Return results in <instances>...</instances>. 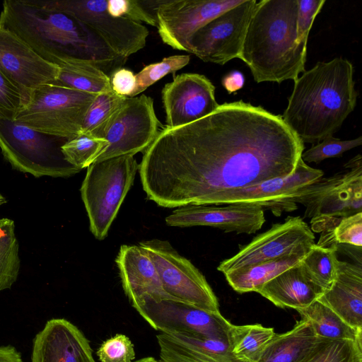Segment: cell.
I'll return each instance as SVG.
<instances>
[{
	"instance_id": "1",
	"label": "cell",
	"mask_w": 362,
	"mask_h": 362,
	"mask_svg": "<svg viewBox=\"0 0 362 362\" xmlns=\"http://www.w3.org/2000/svg\"><path fill=\"white\" fill-rule=\"evenodd\" d=\"M304 143L281 115L238 100L177 127H163L139 166L148 199L165 208L289 175Z\"/></svg>"
},
{
	"instance_id": "2",
	"label": "cell",
	"mask_w": 362,
	"mask_h": 362,
	"mask_svg": "<svg viewBox=\"0 0 362 362\" xmlns=\"http://www.w3.org/2000/svg\"><path fill=\"white\" fill-rule=\"evenodd\" d=\"M0 26L16 35L44 59L58 66L67 60H79L107 74L125 62L81 21L46 6L42 0H5Z\"/></svg>"
},
{
	"instance_id": "3",
	"label": "cell",
	"mask_w": 362,
	"mask_h": 362,
	"mask_svg": "<svg viewBox=\"0 0 362 362\" xmlns=\"http://www.w3.org/2000/svg\"><path fill=\"white\" fill-rule=\"evenodd\" d=\"M351 62H318L294 81L281 116L304 143H318L337 132L356 105L358 92Z\"/></svg>"
},
{
	"instance_id": "4",
	"label": "cell",
	"mask_w": 362,
	"mask_h": 362,
	"mask_svg": "<svg viewBox=\"0 0 362 362\" xmlns=\"http://www.w3.org/2000/svg\"><path fill=\"white\" fill-rule=\"evenodd\" d=\"M297 0L257 2L238 55L257 83L298 78L303 73L307 44L298 40Z\"/></svg>"
},
{
	"instance_id": "5",
	"label": "cell",
	"mask_w": 362,
	"mask_h": 362,
	"mask_svg": "<svg viewBox=\"0 0 362 362\" xmlns=\"http://www.w3.org/2000/svg\"><path fill=\"white\" fill-rule=\"evenodd\" d=\"M139 165L133 155L95 161L88 167L81 193L90 229L99 240L105 239L133 185Z\"/></svg>"
},
{
	"instance_id": "6",
	"label": "cell",
	"mask_w": 362,
	"mask_h": 362,
	"mask_svg": "<svg viewBox=\"0 0 362 362\" xmlns=\"http://www.w3.org/2000/svg\"><path fill=\"white\" fill-rule=\"evenodd\" d=\"M66 139L30 129L0 117V149L11 166L35 177H68L80 171L62 152Z\"/></svg>"
},
{
	"instance_id": "7",
	"label": "cell",
	"mask_w": 362,
	"mask_h": 362,
	"mask_svg": "<svg viewBox=\"0 0 362 362\" xmlns=\"http://www.w3.org/2000/svg\"><path fill=\"white\" fill-rule=\"evenodd\" d=\"M95 96L48 83L32 93L15 120L37 132L70 140L80 134Z\"/></svg>"
},
{
	"instance_id": "8",
	"label": "cell",
	"mask_w": 362,
	"mask_h": 362,
	"mask_svg": "<svg viewBox=\"0 0 362 362\" xmlns=\"http://www.w3.org/2000/svg\"><path fill=\"white\" fill-rule=\"evenodd\" d=\"M156 330L228 341L232 324L221 313L203 310L173 297L143 295L131 302Z\"/></svg>"
},
{
	"instance_id": "9",
	"label": "cell",
	"mask_w": 362,
	"mask_h": 362,
	"mask_svg": "<svg viewBox=\"0 0 362 362\" xmlns=\"http://www.w3.org/2000/svg\"><path fill=\"white\" fill-rule=\"evenodd\" d=\"M350 170L320 178L288 199L305 207L304 216L341 218L362 212V161L360 154L345 165Z\"/></svg>"
},
{
	"instance_id": "10",
	"label": "cell",
	"mask_w": 362,
	"mask_h": 362,
	"mask_svg": "<svg viewBox=\"0 0 362 362\" xmlns=\"http://www.w3.org/2000/svg\"><path fill=\"white\" fill-rule=\"evenodd\" d=\"M47 7L66 13L88 27L117 57L127 59L143 49L148 30L142 23L110 16L107 0L42 1Z\"/></svg>"
},
{
	"instance_id": "11",
	"label": "cell",
	"mask_w": 362,
	"mask_h": 362,
	"mask_svg": "<svg viewBox=\"0 0 362 362\" xmlns=\"http://www.w3.org/2000/svg\"><path fill=\"white\" fill-rule=\"evenodd\" d=\"M153 262L163 288L170 296L213 313H221L218 299L204 276L167 240L143 241Z\"/></svg>"
},
{
	"instance_id": "12",
	"label": "cell",
	"mask_w": 362,
	"mask_h": 362,
	"mask_svg": "<svg viewBox=\"0 0 362 362\" xmlns=\"http://www.w3.org/2000/svg\"><path fill=\"white\" fill-rule=\"evenodd\" d=\"M163 127L152 98H127L107 127L103 139L108 144L95 161L144 151Z\"/></svg>"
},
{
	"instance_id": "13",
	"label": "cell",
	"mask_w": 362,
	"mask_h": 362,
	"mask_svg": "<svg viewBox=\"0 0 362 362\" xmlns=\"http://www.w3.org/2000/svg\"><path fill=\"white\" fill-rule=\"evenodd\" d=\"M257 2L243 0L206 23L192 37L189 53L221 65L238 58Z\"/></svg>"
},
{
	"instance_id": "14",
	"label": "cell",
	"mask_w": 362,
	"mask_h": 362,
	"mask_svg": "<svg viewBox=\"0 0 362 362\" xmlns=\"http://www.w3.org/2000/svg\"><path fill=\"white\" fill-rule=\"evenodd\" d=\"M243 0H157L156 16L162 41L190 52L194 33L209 21Z\"/></svg>"
},
{
	"instance_id": "15",
	"label": "cell",
	"mask_w": 362,
	"mask_h": 362,
	"mask_svg": "<svg viewBox=\"0 0 362 362\" xmlns=\"http://www.w3.org/2000/svg\"><path fill=\"white\" fill-rule=\"evenodd\" d=\"M322 170L311 168L300 158L292 174L263 181L257 185L218 193L206 204H248L269 209L275 216L297 209V204L288 200L302 189L322 177Z\"/></svg>"
},
{
	"instance_id": "16",
	"label": "cell",
	"mask_w": 362,
	"mask_h": 362,
	"mask_svg": "<svg viewBox=\"0 0 362 362\" xmlns=\"http://www.w3.org/2000/svg\"><path fill=\"white\" fill-rule=\"evenodd\" d=\"M315 235L300 216H288L255 236L232 257L222 261L217 269L223 274L254 264L278 259L315 244Z\"/></svg>"
},
{
	"instance_id": "17",
	"label": "cell",
	"mask_w": 362,
	"mask_h": 362,
	"mask_svg": "<svg viewBox=\"0 0 362 362\" xmlns=\"http://www.w3.org/2000/svg\"><path fill=\"white\" fill-rule=\"evenodd\" d=\"M0 71L28 102L36 89L57 80L59 66L44 59L16 35L0 26Z\"/></svg>"
},
{
	"instance_id": "18",
	"label": "cell",
	"mask_w": 362,
	"mask_h": 362,
	"mask_svg": "<svg viewBox=\"0 0 362 362\" xmlns=\"http://www.w3.org/2000/svg\"><path fill=\"white\" fill-rule=\"evenodd\" d=\"M161 98L166 126L172 128L199 119L219 106L214 86L207 77L199 74L176 76L164 86Z\"/></svg>"
},
{
	"instance_id": "19",
	"label": "cell",
	"mask_w": 362,
	"mask_h": 362,
	"mask_svg": "<svg viewBox=\"0 0 362 362\" xmlns=\"http://www.w3.org/2000/svg\"><path fill=\"white\" fill-rule=\"evenodd\" d=\"M165 222L170 226H204L226 233L252 234L262 227L265 218L263 208L255 204L187 205L173 211L165 218Z\"/></svg>"
},
{
	"instance_id": "20",
	"label": "cell",
	"mask_w": 362,
	"mask_h": 362,
	"mask_svg": "<svg viewBox=\"0 0 362 362\" xmlns=\"http://www.w3.org/2000/svg\"><path fill=\"white\" fill-rule=\"evenodd\" d=\"M32 362H95L89 341L74 324L53 318L35 337Z\"/></svg>"
},
{
	"instance_id": "21",
	"label": "cell",
	"mask_w": 362,
	"mask_h": 362,
	"mask_svg": "<svg viewBox=\"0 0 362 362\" xmlns=\"http://www.w3.org/2000/svg\"><path fill=\"white\" fill-rule=\"evenodd\" d=\"M158 362H243L231 353L228 341L185 334L156 336Z\"/></svg>"
},
{
	"instance_id": "22",
	"label": "cell",
	"mask_w": 362,
	"mask_h": 362,
	"mask_svg": "<svg viewBox=\"0 0 362 362\" xmlns=\"http://www.w3.org/2000/svg\"><path fill=\"white\" fill-rule=\"evenodd\" d=\"M116 263L123 289L130 302L146 294L171 297L163 290L153 262L140 245H122Z\"/></svg>"
},
{
	"instance_id": "23",
	"label": "cell",
	"mask_w": 362,
	"mask_h": 362,
	"mask_svg": "<svg viewBox=\"0 0 362 362\" xmlns=\"http://www.w3.org/2000/svg\"><path fill=\"white\" fill-rule=\"evenodd\" d=\"M351 327L362 331L361 264L339 260L337 277L317 299Z\"/></svg>"
},
{
	"instance_id": "24",
	"label": "cell",
	"mask_w": 362,
	"mask_h": 362,
	"mask_svg": "<svg viewBox=\"0 0 362 362\" xmlns=\"http://www.w3.org/2000/svg\"><path fill=\"white\" fill-rule=\"evenodd\" d=\"M324 291L305 275L300 262L265 283L257 293L277 307L298 310L317 300Z\"/></svg>"
},
{
	"instance_id": "25",
	"label": "cell",
	"mask_w": 362,
	"mask_h": 362,
	"mask_svg": "<svg viewBox=\"0 0 362 362\" xmlns=\"http://www.w3.org/2000/svg\"><path fill=\"white\" fill-rule=\"evenodd\" d=\"M329 341L318 337L301 318L291 330L276 333L257 362H303Z\"/></svg>"
},
{
	"instance_id": "26",
	"label": "cell",
	"mask_w": 362,
	"mask_h": 362,
	"mask_svg": "<svg viewBox=\"0 0 362 362\" xmlns=\"http://www.w3.org/2000/svg\"><path fill=\"white\" fill-rule=\"evenodd\" d=\"M312 245L288 255L254 264L224 274L232 288L239 293L257 292L265 283L300 263Z\"/></svg>"
},
{
	"instance_id": "27",
	"label": "cell",
	"mask_w": 362,
	"mask_h": 362,
	"mask_svg": "<svg viewBox=\"0 0 362 362\" xmlns=\"http://www.w3.org/2000/svg\"><path fill=\"white\" fill-rule=\"evenodd\" d=\"M56 84L81 92L101 94L112 91L110 76L93 64L79 60L62 63Z\"/></svg>"
},
{
	"instance_id": "28",
	"label": "cell",
	"mask_w": 362,
	"mask_h": 362,
	"mask_svg": "<svg viewBox=\"0 0 362 362\" xmlns=\"http://www.w3.org/2000/svg\"><path fill=\"white\" fill-rule=\"evenodd\" d=\"M296 310L321 338L328 340H362V331L347 325L332 310L317 300L308 307Z\"/></svg>"
},
{
	"instance_id": "29",
	"label": "cell",
	"mask_w": 362,
	"mask_h": 362,
	"mask_svg": "<svg viewBox=\"0 0 362 362\" xmlns=\"http://www.w3.org/2000/svg\"><path fill=\"white\" fill-rule=\"evenodd\" d=\"M275 334L273 328L260 324L232 325L228 334L230 351L243 362H257Z\"/></svg>"
},
{
	"instance_id": "30",
	"label": "cell",
	"mask_w": 362,
	"mask_h": 362,
	"mask_svg": "<svg viewBox=\"0 0 362 362\" xmlns=\"http://www.w3.org/2000/svg\"><path fill=\"white\" fill-rule=\"evenodd\" d=\"M337 247H324L315 243L300 262L305 275L325 291L329 288L337 277Z\"/></svg>"
},
{
	"instance_id": "31",
	"label": "cell",
	"mask_w": 362,
	"mask_h": 362,
	"mask_svg": "<svg viewBox=\"0 0 362 362\" xmlns=\"http://www.w3.org/2000/svg\"><path fill=\"white\" fill-rule=\"evenodd\" d=\"M18 242L12 219H0V291L9 289L16 281L21 261Z\"/></svg>"
},
{
	"instance_id": "32",
	"label": "cell",
	"mask_w": 362,
	"mask_h": 362,
	"mask_svg": "<svg viewBox=\"0 0 362 362\" xmlns=\"http://www.w3.org/2000/svg\"><path fill=\"white\" fill-rule=\"evenodd\" d=\"M126 98L113 90L96 95L86 114L80 134L103 138L112 118Z\"/></svg>"
},
{
	"instance_id": "33",
	"label": "cell",
	"mask_w": 362,
	"mask_h": 362,
	"mask_svg": "<svg viewBox=\"0 0 362 362\" xmlns=\"http://www.w3.org/2000/svg\"><path fill=\"white\" fill-rule=\"evenodd\" d=\"M107 144L103 138L80 134L67 140L61 150L65 160L81 170L94 163Z\"/></svg>"
},
{
	"instance_id": "34",
	"label": "cell",
	"mask_w": 362,
	"mask_h": 362,
	"mask_svg": "<svg viewBox=\"0 0 362 362\" xmlns=\"http://www.w3.org/2000/svg\"><path fill=\"white\" fill-rule=\"evenodd\" d=\"M189 55H173L163 58L160 62L145 66L135 74L136 88L132 97H136L144 92L165 76L182 69L189 64Z\"/></svg>"
},
{
	"instance_id": "35",
	"label": "cell",
	"mask_w": 362,
	"mask_h": 362,
	"mask_svg": "<svg viewBox=\"0 0 362 362\" xmlns=\"http://www.w3.org/2000/svg\"><path fill=\"white\" fill-rule=\"evenodd\" d=\"M303 362H362V340H330Z\"/></svg>"
},
{
	"instance_id": "36",
	"label": "cell",
	"mask_w": 362,
	"mask_h": 362,
	"mask_svg": "<svg viewBox=\"0 0 362 362\" xmlns=\"http://www.w3.org/2000/svg\"><path fill=\"white\" fill-rule=\"evenodd\" d=\"M156 1L107 0V11L112 17L125 18L157 27Z\"/></svg>"
},
{
	"instance_id": "37",
	"label": "cell",
	"mask_w": 362,
	"mask_h": 362,
	"mask_svg": "<svg viewBox=\"0 0 362 362\" xmlns=\"http://www.w3.org/2000/svg\"><path fill=\"white\" fill-rule=\"evenodd\" d=\"M361 144V136L350 140H341L332 136L303 152L301 158L305 163H319L327 158L341 157L344 152L359 146Z\"/></svg>"
},
{
	"instance_id": "38",
	"label": "cell",
	"mask_w": 362,
	"mask_h": 362,
	"mask_svg": "<svg viewBox=\"0 0 362 362\" xmlns=\"http://www.w3.org/2000/svg\"><path fill=\"white\" fill-rule=\"evenodd\" d=\"M324 231L334 245H349L361 249L362 212L341 218L334 227Z\"/></svg>"
},
{
	"instance_id": "39",
	"label": "cell",
	"mask_w": 362,
	"mask_h": 362,
	"mask_svg": "<svg viewBox=\"0 0 362 362\" xmlns=\"http://www.w3.org/2000/svg\"><path fill=\"white\" fill-rule=\"evenodd\" d=\"M96 354L100 362H132L135 358L134 346L123 334H117L104 341Z\"/></svg>"
},
{
	"instance_id": "40",
	"label": "cell",
	"mask_w": 362,
	"mask_h": 362,
	"mask_svg": "<svg viewBox=\"0 0 362 362\" xmlns=\"http://www.w3.org/2000/svg\"><path fill=\"white\" fill-rule=\"evenodd\" d=\"M26 103L20 90L0 71V117L15 120Z\"/></svg>"
},
{
	"instance_id": "41",
	"label": "cell",
	"mask_w": 362,
	"mask_h": 362,
	"mask_svg": "<svg viewBox=\"0 0 362 362\" xmlns=\"http://www.w3.org/2000/svg\"><path fill=\"white\" fill-rule=\"evenodd\" d=\"M297 37L298 42L307 44L313 21L323 7L325 0H297Z\"/></svg>"
},
{
	"instance_id": "42",
	"label": "cell",
	"mask_w": 362,
	"mask_h": 362,
	"mask_svg": "<svg viewBox=\"0 0 362 362\" xmlns=\"http://www.w3.org/2000/svg\"><path fill=\"white\" fill-rule=\"evenodd\" d=\"M112 90L119 95L131 98L136 88L135 74L126 68L119 67L110 77Z\"/></svg>"
},
{
	"instance_id": "43",
	"label": "cell",
	"mask_w": 362,
	"mask_h": 362,
	"mask_svg": "<svg viewBox=\"0 0 362 362\" xmlns=\"http://www.w3.org/2000/svg\"><path fill=\"white\" fill-rule=\"evenodd\" d=\"M222 85L228 93L236 92L245 84V77L239 71H233L226 74L222 79Z\"/></svg>"
},
{
	"instance_id": "44",
	"label": "cell",
	"mask_w": 362,
	"mask_h": 362,
	"mask_svg": "<svg viewBox=\"0 0 362 362\" xmlns=\"http://www.w3.org/2000/svg\"><path fill=\"white\" fill-rule=\"evenodd\" d=\"M0 362H23L21 353L13 346H0Z\"/></svg>"
},
{
	"instance_id": "45",
	"label": "cell",
	"mask_w": 362,
	"mask_h": 362,
	"mask_svg": "<svg viewBox=\"0 0 362 362\" xmlns=\"http://www.w3.org/2000/svg\"><path fill=\"white\" fill-rule=\"evenodd\" d=\"M135 362H158V361L153 357H146L136 361Z\"/></svg>"
},
{
	"instance_id": "46",
	"label": "cell",
	"mask_w": 362,
	"mask_h": 362,
	"mask_svg": "<svg viewBox=\"0 0 362 362\" xmlns=\"http://www.w3.org/2000/svg\"><path fill=\"white\" fill-rule=\"evenodd\" d=\"M6 203V198L0 193V206Z\"/></svg>"
}]
</instances>
